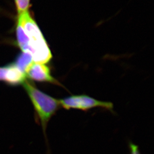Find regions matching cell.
Here are the masks:
<instances>
[{
  "mask_svg": "<svg viewBox=\"0 0 154 154\" xmlns=\"http://www.w3.org/2000/svg\"><path fill=\"white\" fill-rule=\"evenodd\" d=\"M32 62V58L30 54L22 52L17 56L13 63L19 70L25 74L26 69Z\"/></svg>",
  "mask_w": 154,
  "mask_h": 154,
  "instance_id": "6",
  "label": "cell"
},
{
  "mask_svg": "<svg viewBox=\"0 0 154 154\" xmlns=\"http://www.w3.org/2000/svg\"><path fill=\"white\" fill-rule=\"evenodd\" d=\"M22 85L32 103L45 135L48 123L60 107L59 100L39 90L26 79Z\"/></svg>",
  "mask_w": 154,
  "mask_h": 154,
  "instance_id": "2",
  "label": "cell"
},
{
  "mask_svg": "<svg viewBox=\"0 0 154 154\" xmlns=\"http://www.w3.org/2000/svg\"><path fill=\"white\" fill-rule=\"evenodd\" d=\"M130 154H141L138 146L132 142L129 143Z\"/></svg>",
  "mask_w": 154,
  "mask_h": 154,
  "instance_id": "8",
  "label": "cell"
},
{
  "mask_svg": "<svg viewBox=\"0 0 154 154\" xmlns=\"http://www.w3.org/2000/svg\"><path fill=\"white\" fill-rule=\"evenodd\" d=\"M26 78L38 82H46L62 86L51 74L50 67L45 64L32 62L26 71Z\"/></svg>",
  "mask_w": 154,
  "mask_h": 154,
  "instance_id": "4",
  "label": "cell"
},
{
  "mask_svg": "<svg viewBox=\"0 0 154 154\" xmlns=\"http://www.w3.org/2000/svg\"><path fill=\"white\" fill-rule=\"evenodd\" d=\"M60 105L64 109L86 111L94 108H102L112 111L113 104L111 102L98 100L86 95H72L59 100Z\"/></svg>",
  "mask_w": 154,
  "mask_h": 154,
  "instance_id": "3",
  "label": "cell"
},
{
  "mask_svg": "<svg viewBox=\"0 0 154 154\" xmlns=\"http://www.w3.org/2000/svg\"><path fill=\"white\" fill-rule=\"evenodd\" d=\"M7 66L5 82L11 86H18L23 84L26 79V74L19 70L13 62L7 65Z\"/></svg>",
  "mask_w": 154,
  "mask_h": 154,
  "instance_id": "5",
  "label": "cell"
},
{
  "mask_svg": "<svg viewBox=\"0 0 154 154\" xmlns=\"http://www.w3.org/2000/svg\"><path fill=\"white\" fill-rule=\"evenodd\" d=\"M17 23L20 25L28 39L26 53L30 54L33 62L47 64L52 56L47 41L36 22L28 11L20 14Z\"/></svg>",
  "mask_w": 154,
  "mask_h": 154,
  "instance_id": "1",
  "label": "cell"
},
{
  "mask_svg": "<svg viewBox=\"0 0 154 154\" xmlns=\"http://www.w3.org/2000/svg\"><path fill=\"white\" fill-rule=\"evenodd\" d=\"M7 69V65H6L4 67H0V81H3L5 82Z\"/></svg>",
  "mask_w": 154,
  "mask_h": 154,
  "instance_id": "9",
  "label": "cell"
},
{
  "mask_svg": "<svg viewBox=\"0 0 154 154\" xmlns=\"http://www.w3.org/2000/svg\"><path fill=\"white\" fill-rule=\"evenodd\" d=\"M19 14L28 11L30 6V0H15Z\"/></svg>",
  "mask_w": 154,
  "mask_h": 154,
  "instance_id": "7",
  "label": "cell"
}]
</instances>
